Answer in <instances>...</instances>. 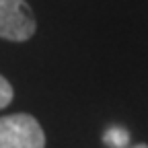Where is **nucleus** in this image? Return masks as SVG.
Wrapping results in <instances>:
<instances>
[{
	"label": "nucleus",
	"mask_w": 148,
	"mask_h": 148,
	"mask_svg": "<svg viewBox=\"0 0 148 148\" xmlns=\"http://www.w3.org/2000/svg\"><path fill=\"white\" fill-rule=\"evenodd\" d=\"M45 134L33 115L12 113L0 117V148H43Z\"/></svg>",
	"instance_id": "1"
},
{
	"label": "nucleus",
	"mask_w": 148,
	"mask_h": 148,
	"mask_svg": "<svg viewBox=\"0 0 148 148\" xmlns=\"http://www.w3.org/2000/svg\"><path fill=\"white\" fill-rule=\"evenodd\" d=\"M35 16L25 0H0V37L6 41H27L35 33Z\"/></svg>",
	"instance_id": "2"
},
{
	"label": "nucleus",
	"mask_w": 148,
	"mask_h": 148,
	"mask_svg": "<svg viewBox=\"0 0 148 148\" xmlns=\"http://www.w3.org/2000/svg\"><path fill=\"white\" fill-rule=\"evenodd\" d=\"M103 142H105L109 148H123V146H127V142H130V134H127V130L113 125V127H109L107 132L103 134Z\"/></svg>",
	"instance_id": "3"
},
{
	"label": "nucleus",
	"mask_w": 148,
	"mask_h": 148,
	"mask_svg": "<svg viewBox=\"0 0 148 148\" xmlns=\"http://www.w3.org/2000/svg\"><path fill=\"white\" fill-rule=\"evenodd\" d=\"M12 86H10V82L0 74V109H4V107H8L10 105V101H12Z\"/></svg>",
	"instance_id": "4"
},
{
	"label": "nucleus",
	"mask_w": 148,
	"mask_h": 148,
	"mask_svg": "<svg viewBox=\"0 0 148 148\" xmlns=\"http://www.w3.org/2000/svg\"><path fill=\"white\" fill-rule=\"evenodd\" d=\"M132 148H148V144H136V146H132Z\"/></svg>",
	"instance_id": "5"
}]
</instances>
